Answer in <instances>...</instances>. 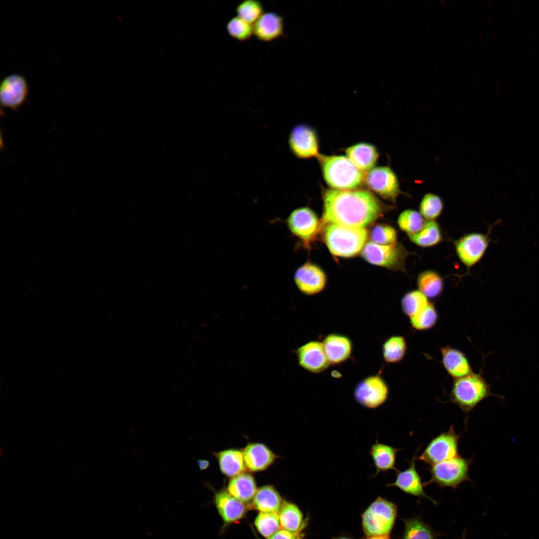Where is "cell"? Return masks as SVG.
Here are the masks:
<instances>
[{"label":"cell","mask_w":539,"mask_h":539,"mask_svg":"<svg viewBox=\"0 0 539 539\" xmlns=\"http://www.w3.org/2000/svg\"><path fill=\"white\" fill-rule=\"evenodd\" d=\"M322 196L323 210L320 229L327 224L365 228L395 208L363 189H324Z\"/></svg>","instance_id":"6da1fadb"},{"label":"cell","mask_w":539,"mask_h":539,"mask_svg":"<svg viewBox=\"0 0 539 539\" xmlns=\"http://www.w3.org/2000/svg\"><path fill=\"white\" fill-rule=\"evenodd\" d=\"M323 241L333 256L350 258L361 252L366 244V228L327 224L321 228Z\"/></svg>","instance_id":"7a4b0ae2"},{"label":"cell","mask_w":539,"mask_h":539,"mask_svg":"<svg viewBox=\"0 0 539 539\" xmlns=\"http://www.w3.org/2000/svg\"><path fill=\"white\" fill-rule=\"evenodd\" d=\"M316 157L324 179L331 189H356L364 182V173L347 157L319 154Z\"/></svg>","instance_id":"3957f363"},{"label":"cell","mask_w":539,"mask_h":539,"mask_svg":"<svg viewBox=\"0 0 539 539\" xmlns=\"http://www.w3.org/2000/svg\"><path fill=\"white\" fill-rule=\"evenodd\" d=\"M491 388V385L481 374L472 372L454 379L449 400L468 415L481 401L489 397L504 398L493 393Z\"/></svg>","instance_id":"277c9868"},{"label":"cell","mask_w":539,"mask_h":539,"mask_svg":"<svg viewBox=\"0 0 539 539\" xmlns=\"http://www.w3.org/2000/svg\"><path fill=\"white\" fill-rule=\"evenodd\" d=\"M397 507L381 497L375 499L361 516L363 532L368 537L389 536L396 520Z\"/></svg>","instance_id":"5b68a950"},{"label":"cell","mask_w":539,"mask_h":539,"mask_svg":"<svg viewBox=\"0 0 539 539\" xmlns=\"http://www.w3.org/2000/svg\"><path fill=\"white\" fill-rule=\"evenodd\" d=\"M473 462V459H466L459 455L432 465L428 469L431 478L424 483V485L434 483L441 488L449 487L456 489L464 482H472L469 471Z\"/></svg>","instance_id":"8992f818"},{"label":"cell","mask_w":539,"mask_h":539,"mask_svg":"<svg viewBox=\"0 0 539 539\" xmlns=\"http://www.w3.org/2000/svg\"><path fill=\"white\" fill-rule=\"evenodd\" d=\"M361 254L362 257L371 264L405 272L406 261L411 255L401 243L397 242L389 245H380L369 241L366 243Z\"/></svg>","instance_id":"52a82bcc"},{"label":"cell","mask_w":539,"mask_h":539,"mask_svg":"<svg viewBox=\"0 0 539 539\" xmlns=\"http://www.w3.org/2000/svg\"><path fill=\"white\" fill-rule=\"evenodd\" d=\"M460 435L457 434L453 426L442 432L428 443L422 453L416 459L430 466L459 456L458 443Z\"/></svg>","instance_id":"ba28073f"},{"label":"cell","mask_w":539,"mask_h":539,"mask_svg":"<svg viewBox=\"0 0 539 539\" xmlns=\"http://www.w3.org/2000/svg\"><path fill=\"white\" fill-rule=\"evenodd\" d=\"M286 224L291 234L307 246L320 232V221L308 207L293 210L286 219Z\"/></svg>","instance_id":"9c48e42d"},{"label":"cell","mask_w":539,"mask_h":539,"mask_svg":"<svg viewBox=\"0 0 539 539\" xmlns=\"http://www.w3.org/2000/svg\"><path fill=\"white\" fill-rule=\"evenodd\" d=\"M389 388L379 375L369 376L360 381L354 390L356 401L363 407L375 409L388 399Z\"/></svg>","instance_id":"30bf717a"},{"label":"cell","mask_w":539,"mask_h":539,"mask_svg":"<svg viewBox=\"0 0 539 539\" xmlns=\"http://www.w3.org/2000/svg\"><path fill=\"white\" fill-rule=\"evenodd\" d=\"M364 182L371 191L393 204L397 197L403 194L396 174L387 166L373 168L365 175Z\"/></svg>","instance_id":"8fae6325"},{"label":"cell","mask_w":539,"mask_h":539,"mask_svg":"<svg viewBox=\"0 0 539 539\" xmlns=\"http://www.w3.org/2000/svg\"><path fill=\"white\" fill-rule=\"evenodd\" d=\"M29 92V84L23 75L12 73L3 77L0 84L1 108L17 111L27 101Z\"/></svg>","instance_id":"7c38bea8"},{"label":"cell","mask_w":539,"mask_h":539,"mask_svg":"<svg viewBox=\"0 0 539 539\" xmlns=\"http://www.w3.org/2000/svg\"><path fill=\"white\" fill-rule=\"evenodd\" d=\"M288 145L291 152L298 158H309L319 155L317 135L315 130L307 124H298L292 129Z\"/></svg>","instance_id":"4fadbf2b"},{"label":"cell","mask_w":539,"mask_h":539,"mask_svg":"<svg viewBox=\"0 0 539 539\" xmlns=\"http://www.w3.org/2000/svg\"><path fill=\"white\" fill-rule=\"evenodd\" d=\"M489 242L487 234L470 233L455 242L456 252L461 262L467 267L470 268L483 258Z\"/></svg>","instance_id":"5bb4252c"},{"label":"cell","mask_w":539,"mask_h":539,"mask_svg":"<svg viewBox=\"0 0 539 539\" xmlns=\"http://www.w3.org/2000/svg\"><path fill=\"white\" fill-rule=\"evenodd\" d=\"M296 355L299 366L311 373L322 372L330 364L322 343L318 341H310L299 347Z\"/></svg>","instance_id":"9a60e30c"},{"label":"cell","mask_w":539,"mask_h":539,"mask_svg":"<svg viewBox=\"0 0 539 539\" xmlns=\"http://www.w3.org/2000/svg\"><path fill=\"white\" fill-rule=\"evenodd\" d=\"M416 453L409 462V466L407 469L396 471V478L394 482L387 484L386 487H395L404 493L418 497L420 499L426 498L434 504L437 503L428 496L424 490V483L419 474L416 466Z\"/></svg>","instance_id":"2e32d148"},{"label":"cell","mask_w":539,"mask_h":539,"mask_svg":"<svg viewBox=\"0 0 539 539\" xmlns=\"http://www.w3.org/2000/svg\"><path fill=\"white\" fill-rule=\"evenodd\" d=\"M294 280L300 291L304 294L311 295L317 294L323 289L326 277L321 268L314 264L307 262L296 270Z\"/></svg>","instance_id":"e0dca14e"},{"label":"cell","mask_w":539,"mask_h":539,"mask_svg":"<svg viewBox=\"0 0 539 539\" xmlns=\"http://www.w3.org/2000/svg\"><path fill=\"white\" fill-rule=\"evenodd\" d=\"M214 502L220 516L226 524L237 522L245 515L247 510L245 504L232 496L227 491L215 492Z\"/></svg>","instance_id":"ac0fdd59"},{"label":"cell","mask_w":539,"mask_h":539,"mask_svg":"<svg viewBox=\"0 0 539 539\" xmlns=\"http://www.w3.org/2000/svg\"><path fill=\"white\" fill-rule=\"evenodd\" d=\"M253 30L254 34L259 40L264 42L271 41L283 35V19L277 13L264 12L253 24Z\"/></svg>","instance_id":"d6986e66"},{"label":"cell","mask_w":539,"mask_h":539,"mask_svg":"<svg viewBox=\"0 0 539 539\" xmlns=\"http://www.w3.org/2000/svg\"><path fill=\"white\" fill-rule=\"evenodd\" d=\"M330 364L338 365L347 360L352 352V343L346 335L333 333L322 342Z\"/></svg>","instance_id":"ffe728a7"},{"label":"cell","mask_w":539,"mask_h":539,"mask_svg":"<svg viewBox=\"0 0 539 539\" xmlns=\"http://www.w3.org/2000/svg\"><path fill=\"white\" fill-rule=\"evenodd\" d=\"M243 452L246 469L253 472L266 470L276 459V455L262 443L248 444Z\"/></svg>","instance_id":"44dd1931"},{"label":"cell","mask_w":539,"mask_h":539,"mask_svg":"<svg viewBox=\"0 0 539 539\" xmlns=\"http://www.w3.org/2000/svg\"><path fill=\"white\" fill-rule=\"evenodd\" d=\"M440 351L445 369L454 379L473 372L467 357L460 350L447 345L441 348Z\"/></svg>","instance_id":"7402d4cb"},{"label":"cell","mask_w":539,"mask_h":539,"mask_svg":"<svg viewBox=\"0 0 539 539\" xmlns=\"http://www.w3.org/2000/svg\"><path fill=\"white\" fill-rule=\"evenodd\" d=\"M346 157L363 173L373 168L379 157L374 146L366 143H360L351 146L345 151Z\"/></svg>","instance_id":"603a6c76"},{"label":"cell","mask_w":539,"mask_h":539,"mask_svg":"<svg viewBox=\"0 0 539 539\" xmlns=\"http://www.w3.org/2000/svg\"><path fill=\"white\" fill-rule=\"evenodd\" d=\"M401 449L380 443L376 440L370 447L369 452L376 468L374 476L391 470L397 471L395 466L396 456L397 453Z\"/></svg>","instance_id":"cb8c5ba5"},{"label":"cell","mask_w":539,"mask_h":539,"mask_svg":"<svg viewBox=\"0 0 539 539\" xmlns=\"http://www.w3.org/2000/svg\"><path fill=\"white\" fill-rule=\"evenodd\" d=\"M283 502L273 487L266 485L257 489L252 506L260 512L278 513Z\"/></svg>","instance_id":"d4e9b609"},{"label":"cell","mask_w":539,"mask_h":539,"mask_svg":"<svg viewBox=\"0 0 539 539\" xmlns=\"http://www.w3.org/2000/svg\"><path fill=\"white\" fill-rule=\"evenodd\" d=\"M227 491L237 500L247 504L252 501L257 489L253 476L244 472L232 478Z\"/></svg>","instance_id":"484cf974"},{"label":"cell","mask_w":539,"mask_h":539,"mask_svg":"<svg viewBox=\"0 0 539 539\" xmlns=\"http://www.w3.org/2000/svg\"><path fill=\"white\" fill-rule=\"evenodd\" d=\"M214 455L217 458L220 469L225 476L233 478L246 470L243 452L238 449L223 450Z\"/></svg>","instance_id":"4316f807"},{"label":"cell","mask_w":539,"mask_h":539,"mask_svg":"<svg viewBox=\"0 0 539 539\" xmlns=\"http://www.w3.org/2000/svg\"><path fill=\"white\" fill-rule=\"evenodd\" d=\"M278 516L282 529L290 532H302L307 524L301 510L292 503L284 501Z\"/></svg>","instance_id":"83f0119b"},{"label":"cell","mask_w":539,"mask_h":539,"mask_svg":"<svg viewBox=\"0 0 539 539\" xmlns=\"http://www.w3.org/2000/svg\"><path fill=\"white\" fill-rule=\"evenodd\" d=\"M408 237L413 243L422 248L434 246L442 240L441 229L435 221H426L419 232Z\"/></svg>","instance_id":"f1b7e54d"},{"label":"cell","mask_w":539,"mask_h":539,"mask_svg":"<svg viewBox=\"0 0 539 539\" xmlns=\"http://www.w3.org/2000/svg\"><path fill=\"white\" fill-rule=\"evenodd\" d=\"M402 520L404 530L400 539H437V535L420 516Z\"/></svg>","instance_id":"f546056e"},{"label":"cell","mask_w":539,"mask_h":539,"mask_svg":"<svg viewBox=\"0 0 539 539\" xmlns=\"http://www.w3.org/2000/svg\"><path fill=\"white\" fill-rule=\"evenodd\" d=\"M418 290L429 298L438 297L443 289V281L436 272L428 270L421 272L417 280Z\"/></svg>","instance_id":"4dcf8cb0"},{"label":"cell","mask_w":539,"mask_h":539,"mask_svg":"<svg viewBox=\"0 0 539 539\" xmlns=\"http://www.w3.org/2000/svg\"><path fill=\"white\" fill-rule=\"evenodd\" d=\"M405 338L401 335H393L387 338L382 345V355L388 363H398L405 357L407 351Z\"/></svg>","instance_id":"1f68e13d"},{"label":"cell","mask_w":539,"mask_h":539,"mask_svg":"<svg viewBox=\"0 0 539 539\" xmlns=\"http://www.w3.org/2000/svg\"><path fill=\"white\" fill-rule=\"evenodd\" d=\"M429 302L428 298L421 291L413 290L403 296L401 305L404 313L411 318L422 311Z\"/></svg>","instance_id":"d6a6232c"},{"label":"cell","mask_w":539,"mask_h":539,"mask_svg":"<svg viewBox=\"0 0 539 539\" xmlns=\"http://www.w3.org/2000/svg\"><path fill=\"white\" fill-rule=\"evenodd\" d=\"M426 221L420 212L407 209L399 215L397 224L400 229L409 236L419 232Z\"/></svg>","instance_id":"836d02e7"},{"label":"cell","mask_w":539,"mask_h":539,"mask_svg":"<svg viewBox=\"0 0 539 539\" xmlns=\"http://www.w3.org/2000/svg\"><path fill=\"white\" fill-rule=\"evenodd\" d=\"M255 526L263 537L268 539L280 529L278 513L260 512L255 518Z\"/></svg>","instance_id":"e575fe53"},{"label":"cell","mask_w":539,"mask_h":539,"mask_svg":"<svg viewBox=\"0 0 539 539\" xmlns=\"http://www.w3.org/2000/svg\"><path fill=\"white\" fill-rule=\"evenodd\" d=\"M438 319L437 310L432 302L420 312L410 318V323L412 328L417 330H426L433 327Z\"/></svg>","instance_id":"d590c367"},{"label":"cell","mask_w":539,"mask_h":539,"mask_svg":"<svg viewBox=\"0 0 539 539\" xmlns=\"http://www.w3.org/2000/svg\"><path fill=\"white\" fill-rule=\"evenodd\" d=\"M443 209L441 198L431 193L424 196L419 206L420 213L426 221H435L440 216Z\"/></svg>","instance_id":"8d00e7d4"},{"label":"cell","mask_w":539,"mask_h":539,"mask_svg":"<svg viewBox=\"0 0 539 539\" xmlns=\"http://www.w3.org/2000/svg\"><path fill=\"white\" fill-rule=\"evenodd\" d=\"M236 11L238 16L252 24L264 13L263 4L258 0H245L238 5Z\"/></svg>","instance_id":"74e56055"},{"label":"cell","mask_w":539,"mask_h":539,"mask_svg":"<svg viewBox=\"0 0 539 539\" xmlns=\"http://www.w3.org/2000/svg\"><path fill=\"white\" fill-rule=\"evenodd\" d=\"M226 29L231 36L239 41L247 40L254 34L253 24L238 16L233 17L228 22Z\"/></svg>","instance_id":"f35d334b"},{"label":"cell","mask_w":539,"mask_h":539,"mask_svg":"<svg viewBox=\"0 0 539 539\" xmlns=\"http://www.w3.org/2000/svg\"><path fill=\"white\" fill-rule=\"evenodd\" d=\"M371 242L380 245H389L397 242V232L392 226L385 224L375 225L370 233Z\"/></svg>","instance_id":"ab89813d"},{"label":"cell","mask_w":539,"mask_h":539,"mask_svg":"<svg viewBox=\"0 0 539 539\" xmlns=\"http://www.w3.org/2000/svg\"><path fill=\"white\" fill-rule=\"evenodd\" d=\"M303 536L301 532L294 533L280 529L267 539H302Z\"/></svg>","instance_id":"60d3db41"},{"label":"cell","mask_w":539,"mask_h":539,"mask_svg":"<svg viewBox=\"0 0 539 539\" xmlns=\"http://www.w3.org/2000/svg\"><path fill=\"white\" fill-rule=\"evenodd\" d=\"M197 465L200 469V471L205 470L208 468L210 466V462L209 461L205 459H198L197 460Z\"/></svg>","instance_id":"b9f144b4"},{"label":"cell","mask_w":539,"mask_h":539,"mask_svg":"<svg viewBox=\"0 0 539 539\" xmlns=\"http://www.w3.org/2000/svg\"><path fill=\"white\" fill-rule=\"evenodd\" d=\"M367 539H390L389 536H377L367 537Z\"/></svg>","instance_id":"7bdbcfd3"},{"label":"cell","mask_w":539,"mask_h":539,"mask_svg":"<svg viewBox=\"0 0 539 539\" xmlns=\"http://www.w3.org/2000/svg\"><path fill=\"white\" fill-rule=\"evenodd\" d=\"M332 539H352V538H348V537H339L334 538H333Z\"/></svg>","instance_id":"ee69618b"},{"label":"cell","mask_w":539,"mask_h":539,"mask_svg":"<svg viewBox=\"0 0 539 539\" xmlns=\"http://www.w3.org/2000/svg\"><path fill=\"white\" fill-rule=\"evenodd\" d=\"M465 533L466 531H465L463 533L462 539H465Z\"/></svg>","instance_id":"f6af8a7d"}]
</instances>
